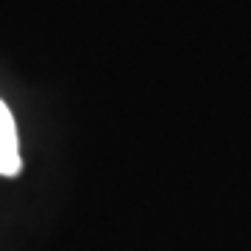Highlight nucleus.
<instances>
[{"mask_svg": "<svg viewBox=\"0 0 251 251\" xmlns=\"http://www.w3.org/2000/svg\"><path fill=\"white\" fill-rule=\"evenodd\" d=\"M20 171V143H17V126L11 117L9 106L0 100V173L14 176Z\"/></svg>", "mask_w": 251, "mask_h": 251, "instance_id": "f257e3e1", "label": "nucleus"}]
</instances>
